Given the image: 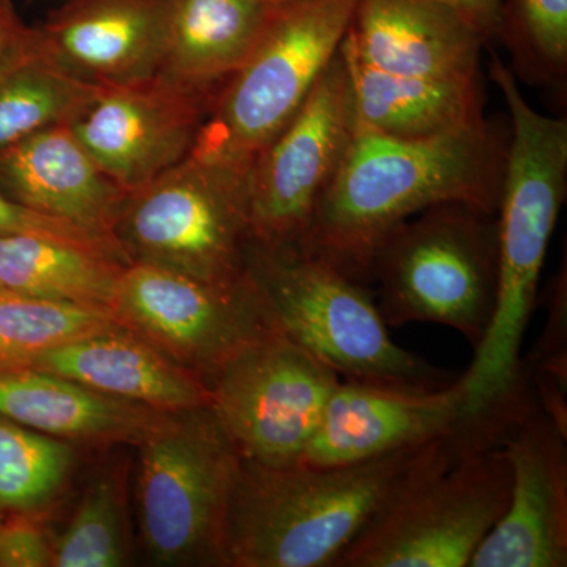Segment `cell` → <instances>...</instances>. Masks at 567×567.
I'll return each instance as SVG.
<instances>
[{
    "mask_svg": "<svg viewBox=\"0 0 567 567\" xmlns=\"http://www.w3.org/2000/svg\"><path fill=\"white\" fill-rule=\"evenodd\" d=\"M507 136L486 118L425 140L354 128L297 251L371 286L380 246L417 213L443 203L498 210Z\"/></svg>",
    "mask_w": 567,
    "mask_h": 567,
    "instance_id": "cell-1",
    "label": "cell"
},
{
    "mask_svg": "<svg viewBox=\"0 0 567 567\" xmlns=\"http://www.w3.org/2000/svg\"><path fill=\"white\" fill-rule=\"evenodd\" d=\"M483 446V436L462 424L442 439L353 464L265 466L241 458L224 529L226 566L336 567L402 492Z\"/></svg>",
    "mask_w": 567,
    "mask_h": 567,
    "instance_id": "cell-2",
    "label": "cell"
},
{
    "mask_svg": "<svg viewBox=\"0 0 567 567\" xmlns=\"http://www.w3.org/2000/svg\"><path fill=\"white\" fill-rule=\"evenodd\" d=\"M491 76L509 111L498 210V295L486 336L461 375L464 415L486 416L527 386L522 342L567 189V121L529 106L516 74L492 54Z\"/></svg>",
    "mask_w": 567,
    "mask_h": 567,
    "instance_id": "cell-3",
    "label": "cell"
},
{
    "mask_svg": "<svg viewBox=\"0 0 567 567\" xmlns=\"http://www.w3.org/2000/svg\"><path fill=\"white\" fill-rule=\"evenodd\" d=\"M246 271L276 324L347 382L439 390L442 369L395 344L371 289L297 249L251 244Z\"/></svg>",
    "mask_w": 567,
    "mask_h": 567,
    "instance_id": "cell-4",
    "label": "cell"
},
{
    "mask_svg": "<svg viewBox=\"0 0 567 567\" xmlns=\"http://www.w3.org/2000/svg\"><path fill=\"white\" fill-rule=\"evenodd\" d=\"M371 284L388 327L439 323L476 349L498 295L496 213L465 203L417 213L380 246Z\"/></svg>",
    "mask_w": 567,
    "mask_h": 567,
    "instance_id": "cell-5",
    "label": "cell"
},
{
    "mask_svg": "<svg viewBox=\"0 0 567 567\" xmlns=\"http://www.w3.org/2000/svg\"><path fill=\"white\" fill-rule=\"evenodd\" d=\"M251 167L189 153L128 193L114 237L130 264H147L218 286L248 278Z\"/></svg>",
    "mask_w": 567,
    "mask_h": 567,
    "instance_id": "cell-6",
    "label": "cell"
},
{
    "mask_svg": "<svg viewBox=\"0 0 567 567\" xmlns=\"http://www.w3.org/2000/svg\"><path fill=\"white\" fill-rule=\"evenodd\" d=\"M360 0H279L219 93L192 153L251 167L333 61Z\"/></svg>",
    "mask_w": 567,
    "mask_h": 567,
    "instance_id": "cell-7",
    "label": "cell"
},
{
    "mask_svg": "<svg viewBox=\"0 0 567 567\" xmlns=\"http://www.w3.org/2000/svg\"><path fill=\"white\" fill-rule=\"evenodd\" d=\"M140 446L141 539L163 566H226L224 529L241 457L210 405L164 412Z\"/></svg>",
    "mask_w": 567,
    "mask_h": 567,
    "instance_id": "cell-8",
    "label": "cell"
},
{
    "mask_svg": "<svg viewBox=\"0 0 567 567\" xmlns=\"http://www.w3.org/2000/svg\"><path fill=\"white\" fill-rule=\"evenodd\" d=\"M502 446L466 451L402 492L336 567H468L509 502Z\"/></svg>",
    "mask_w": 567,
    "mask_h": 567,
    "instance_id": "cell-9",
    "label": "cell"
},
{
    "mask_svg": "<svg viewBox=\"0 0 567 567\" xmlns=\"http://www.w3.org/2000/svg\"><path fill=\"white\" fill-rule=\"evenodd\" d=\"M341 380L275 324L216 372L210 406L244 461L298 464Z\"/></svg>",
    "mask_w": 567,
    "mask_h": 567,
    "instance_id": "cell-10",
    "label": "cell"
},
{
    "mask_svg": "<svg viewBox=\"0 0 567 567\" xmlns=\"http://www.w3.org/2000/svg\"><path fill=\"white\" fill-rule=\"evenodd\" d=\"M111 315L207 385L276 324L249 276L237 286H218L147 264L123 270Z\"/></svg>",
    "mask_w": 567,
    "mask_h": 567,
    "instance_id": "cell-11",
    "label": "cell"
},
{
    "mask_svg": "<svg viewBox=\"0 0 567 567\" xmlns=\"http://www.w3.org/2000/svg\"><path fill=\"white\" fill-rule=\"evenodd\" d=\"M353 130L349 71L338 51L292 121L254 158L249 171L254 244L300 248Z\"/></svg>",
    "mask_w": 567,
    "mask_h": 567,
    "instance_id": "cell-12",
    "label": "cell"
},
{
    "mask_svg": "<svg viewBox=\"0 0 567 567\" xmlns=\"http://www.w3.org/2000/svg\"><path fill=\"white\" fill-rule=\"evenodd\" d=\"M223 89H194L162 76L100 89L71 132L126 193L193 152Z\"/></svg>",
    "mask_w": 567,
    "mask_h": 567,
    "instance_id": "cell-13",
    "label": "cell"
},
{
    "mask_svg": "<svg viewBox=\"0 0 567 567\" xmlns=\"http://www.w3.org/2000/svg\"><path fill=\"white\" fill-rule=\"evenodd\" d=\"M498 445L513 473L509 502L470 567H566L567 434L535 398L511 417Z\"/></svg>",
    "mask_w": 567,
    "mask_h": 567,
    "instance_id": "cell-14",
    "label": "cell"
},
{
    "mask_svg": "<svg viewBox=\"0 0 567 567\" xmlns=\"http://www.w3.org/2000/svg\"><path fill=\"white\" fill-rule=\"evenodd\" d=\"M464 423L458 379L439 390L341 380L298 464L333 466L442 439Z\"/></svg>",
    "mask_w": 567,
    "mask_h": 567,
    "instance_id": "cell-15",
    "label": "cell"
},
{
    "mask_svg": "<svg viewBox=\"0 0 567 567\" xmlns=\"http://www.w3.org/2000/svg\"><path fill=\"white\" fill-rule=\"evenodd\" d=\"M169 0H70L33 28L40 50L78 80L110 87L162 70Z\"/></svg>",
    "mask_w": 567,
    "mask_h": 567,
    "instance_id": "cell-16",
    "label": "cell"
},
{
    "mask_svg": "<svg viewBox=\"0 0 567 567\" xmlns=\"http://www.w3.org/2000/svg\"><path fill=\"white\" fill-rule=\"evenodd\" d=\"M487 37L447 0H360L344 44L371 69L435 81L480 80Z\"/></svg>",
    "mask_w": 567,
    "mask_h": 567,
    "instance_id": "cell-17",
    "label": "cell"
},
{
    "mask_svg": "<svg viewBox=\"0 0 567 567\" xmlns=\"http://www.w3.org/2000/svg\"><path fill=\"white\" fill-rule=\"evenodd\" d=\"M0 188L32 210L118 245L114 230L128 193L104 173L69 125L41 130L0 151Z\"/></svg>",
    "mask_w": 567,
    "mask_h": 567,
    "instance_id": "cell-18",
    "label": "cell"
},
{
    "mask_svg": "<svg viewBox=\"0 0 567 567\" xmlns=\"http://www.w3.org/2000/svg\"><path fill=\"white\" fill-rule=\"evenodd\" d=\"M25 368L65 377L156 412L210 405V388L200 377L122 327L58 347Z\"/></svg>",
    "mask_w": 567,
    "mask_h": 567,
    "instance_id": "cell-19",
    "label": "cell"
},
{
    "mask_svg": "<svg viewBox=\"0 0 567 567\" xmlns=\"http://www.w3.org/2000/svg\"><path fill=\"white\" fill-rule=\"evenodd\" d=\"M162 413L39 369L0 371V415L54 439L137 445Z\"/></svg>",
    "mask_w": 567,
    "mask_h": 567,
    "instance_id": "cell-20",
    "label": "cell"
},
{
    "mask_svg": "<svg viewBox=\"0 0 567 567\" xmlns=\"http://www.w3.org/2000/svg\"><path fill=\"white\" fill-rule=\"evenodd\" d=\"M354 128L398 137L425 140L483 121L480 80L435 81L398 76L365 66L347 50Z\"/></svg>",
    "mask_w": 567,
    "mask_h": 567,
    "instance_id": "cell-21",
    "label": "cell"
},
{
    "mask_svg": "<svg viewBox=\"0 0 567 567\" xmlns=\"http://www.w3.org/2000/svg\"><path fill=\"white\" fill-rule=\"evenodd\" d=\"M268 6L259 0H169L158 76L194 89H223L251 52Z\"/></svg>",
    "mask_w": 567,
    "mask_h": 567,
    "instance_id": "cell-22",
    "label": "cell"
},
{
    "mask_svg": "<svg viewBox=\"0 0 567 567\" xmlns=\"http://www.w3.org/2000/svg\"><path fill=\"white\" fill-rule=\"evenodd\" d=\"M126 267L110 252L61 238L0 237V287L7 292L111 312Z\"/></svg>",
    "mask_w": 567,
    "mask_h": 567,
    "instance_id": "cell-23",
    "label": "cell"
},
{
    "mask_svg": "<svg viewBox=\"0 0 567 567\" xmlns=\"http://www.w3.org/2000/svg\"><path fill=\"white\" fill-rule=\"evenodd\" d=\"M100 89L55 65L28 25L20 44L0 63V151L41 130L70 125Z\"/></svg>",
    "mask_w": 567,
    "mask_h": 567,
    "instance_id": "cell-24",
    "label": "cell"
},
{
    "mask_svg": "<svg viewBox=\"0 0 567 567\" xmlns=\"http://www.w3.org/2000/svg\"><path fill=\"white\" fill-rule=\"evenodd\" d=\"M117 327L103 309L0 292V371L25 368L40 354Z\"/></svg>",
    "mask_w": 567,
    "mask_h": 567,
    "instance_id": "cell-25",
    "label": "cell"
},
{
    "mask_svg": "<svg viewBox=\"0 0 567 567\" xmlns=\"http://www.w3.org/2000/svg\"><path fill=\"white\" fill-rule=\"evenodd\" d=\"M73 462L69 443L0 415V514L41 513L61 494Z\"/></svg>",
    "mask_w": 567,
    "mask_h": 567,
    "instance_id": "cell-26",
    "label": "cell"
},
{
    "mask_svg": "<svg viewBox=\"0 0 567 567\" xmlns=\"http://www.w3.org/2000/svg\"><path fill=\"white\" fill-rule=\"evenodd\" d=\"M128 557L125 477L106 470L89 483L69 527L55 540L52 566L121 567Z\"/></svg>",
    "mask_w": 567,
    "mask_h": 567,
    "instance_id": "cell-27",
    "label": "cell"
},
{
    "mask_svg": "<svg viewBox=\"0 0 567 567\" xmlns=\"http://www.w3.org/2000/svg\"><path fill=\"white\" fill-rule=\"evenodd\" d=\"M499 33L518 73L547 87H561L567 73V0H513L502 10Z\"/></svg>",
    "mask_w": 567,
    "mask_h": 567,
    "instance_id": "cell-28",
    "label": "cell"
},
{
    "mask_svg": "<svg viewBox=\"0 0 567 567\" xmlns=\"http://www.w3.org/2000/svg\"><path fill=\"white\" fill-rule=\"evenodd\" d=\"M9 235H44V237L61 238L71 244L110 252L130 265L121 246L110 238L93 234L76 224L32 210V208L11 199L0 188V237H9Z\"/></svg>",
    "mask_w": 567,
    "mask_h": 567,
    "instance_id": "cell-29",
    "label": "cell"
},
{
    "mask_svg": "<svg viewBox=\"0 0 567 567\" xmlns=\"http://www.w3.org/2000/svg\"><path fill=\"white\" fill-rule=\"evenodd\" d=\"M566 328V274L563 270L551 293L546 330L532 357L524 361L533 386H559L567 390Z\"/></svg>",
    "mask_w": 567,
    "mask_h": 567,
    "instance_id": "cell-30",
    "label": "cell"
},
{
    "mask_svg": "<svg viewBox=\"0 0 567 567\" xmlns=\"http://www.w3.org/2000/svg\"><path fill=\"white\" fill-rule=\"evenodd\" d=\"M54 561V540L40 513L0 516V567H48Z\"/></svg>",
    "mask_w": 567,
    "mask_h": 567,
    "instance_id": "cell-31",
    "label": "cell"
},
{
    "mask_svg": "<svg viewBox=\"0 0 567 567\" xmlns=\"http://www.w3.org/2000/svg\"><path fill=\"white\" fill-rule=\"evenodd\" d=\"M464 13L487 39L498 33L502 22V0H447Z\"/></svg>",
    "mask_w": 567,
    "mask_h": 567,
    "instance_id": "cell-32",
    "label": "cell"
},
{
    "mask_svg": "<svg viewBox=\"0 0 567 567\" xmlns=\"http://www.w3.org/2000/svg\"><path fill=\"white\" fill-rule=\"evenodd\" d=\"M28 25L21 21L13 0H0V63L20 44Z\"/></svg>",
    "mask_w": 567,
    "mask_h": 567,
    "instance_id": "cell-33",
    "label": "cell"
},
{
    "mask_svg": "<svg viewBox=\"0 0 567 567\" xmlns=\"http://www.w3.org/2000/svg\"><path fill=\"white\" fill-rule=\"evenodd\" d=\"M259 2L265 3V6H271V3L279 2V0H259Z\"/></svg>",
    "mask_w": 567,
    "mask_h": 567,
    "instance_id": "cell-34",
    "label": "cell"
},
{
    "mask_svg": "<svg viewBox=\"0 0 567 567\" xmlns=\"http://www.w3.org/2000/svg\"><path fill=\"white\" fill-rule=\"evenodd\" d=\"M0 292H7V290L2 289V287H0Z\"/></svg>",
    "mask_w": 567,
    "mask_h": 567,
    "instance_id": "cell-35",
    "label": "cell"
},
{
    "mask_svg": "<svg viewBox=\"0 0 567 567\" xmlns=\"http://www.w3.org/2000/svg\"><path fill=\"white\" fill-rule=\"evenodd\" d=\"M0 516H2V514H0Z\"/></svg>",
    "mask_w": 567,
    "mask_h": 567,
    "instance_id": "cell-36",
    "label": "cell"
}]
</instances>
